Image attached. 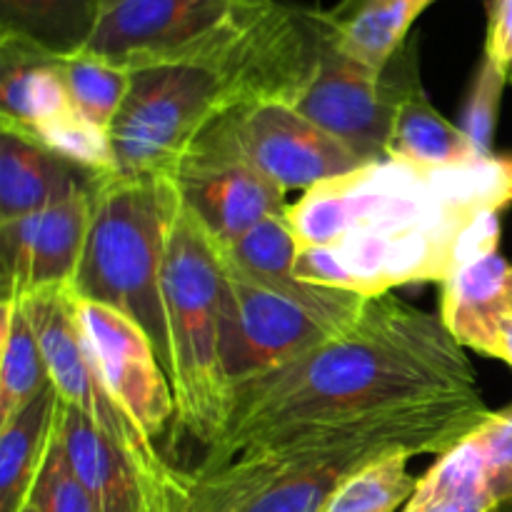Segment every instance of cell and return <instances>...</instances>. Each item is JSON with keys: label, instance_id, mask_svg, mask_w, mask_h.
Returning <instances> with one entry per match:
<instances>
[{"label": "cell", "instance_id": "6da1fadb", "mask_svg": "<svg viewBox=\"0 0 512 512\" xmlns=\"http://www.w3.org/2000/svg\"><path fill=\"white\" fill-rule=\"evenodd\" d=\"M465 398H483V388L443 318L378 295L338 338L235 383L223 430L190 475L278 458L410 405Z\"/></svg>", "mask_w": 512, "mask_h": 512}, {"label": "cell", "instance_id": "7a4b0ae2", "mask_svg": "<svg viewBox=\"0 0 512 512\" xmlns=\"http://www.w3.org/2000/svg\"><path fill=\"white\" fill-rule=\"evenodd\" d=\"M510 205L512 155L443 168L383 158L305 190L288 220L300 248L328 250L340 290L378 298L498 253Z\"/></svg>", "mask_w": 512, "mask_h": 512}, {"label": "cell", "instance_id": "3957f363", "mask_svg": "<svg viewBox=\"0 0 512 512\" xmlns=\"http://www.w3.org/2000/svg\"><path fill=\"white\" fill-rule=\"evenodd\" d=\"M180 200L173 175H100L83 260L73 280L78 298L120 310L153 340L173 383L163 273Z\"/></svg>", "mask_w": 512, "mask_h": 512}, {"label": "cell", "instance_id": "277c9868", "mask_svg": "<svg viewBox=\"0 0 512 512\" xmlns=\"http://www.w3.org/2000/svg\"><path fill=\"white\" fill-rule=\"evenodd\" d=\"M163 293L173 350V423L205 453L230 410V383L220 355L228 283L218 245L183 205L170 230Z\"/></svg>", "mask_w": 512, "mask_h": 512}, {"label": "cell", "instance_id": "5b68a950", "mask_svg": "<svg viewBox=\"0 0 512 512\" xmlns=\"http://www.w3.org/2000/svg\"><path fill=\"white\" fill-rule=\"evenodd\" d=\"M490 415L485 398L438 400L398 410L370 433L323 450L280 455L265 463L270 480L238 512H323L335 490L363 465L408 450L413 455H445Z\"/></svg>", "mask_w": 512, "mask_h": 512}, {"label": "cell", "instance_id": "8992f818", "mask_svg": "<svg viewBox=\"0 0 512 512\" xmlns=\"http://www.w3.org/2000/svg\"><path fill=\"white\" fill-rule=\"evenodd\" d=\"M223 368L228 383L280 368L358 323L368 298L350 290L290 280L263 283L225 270Z\"/></svg>", "mask_w": 512, "mask_h": 512}, {"label": "cell", "instance_id": "52a82bcc", "mask_svg": "<svg viewBox=\"0 0 512 512\" xmlns=\"http://www.w3.org/2000/svg\"><path fill=\"white\" fill-rule=\"evenodd\" d=\"M270 0H103L85 53L125 70L203 63L223 73Z\"/></svg>", "mask_w": 512, "mask_h": 512}, {"label": "cell", "instance_id": "ba28073f", "mask_svg": "<svg viewBox=\"0 0 512 512\" xmlns=\"http://www.w3.org/2000/svg\"><path fill=\"white\" fill-rule=\"evenodd\" d=\"M235 108L220 70L203 63H168L130 70V88L110 125L115 175H170L205 125Z\"/></svg>", "mask_w": 512, "mask_h": 512}, {"label": "cell", "instance_id": "9c48e42d", "mask_svg": "<svg viewBox=\"0 0 512 512\" xmlns=\"http://www.w3.org/2000/svg\"><path fill=\"white\" fill-rule=\"evenodd\" d=\"M18 300V298H15ZM35 335L43 348L50 383L58 390L60 400L75 405L90 423L108 435L120 450L140 465L145 475L160 488H170L183 478V470L160 455L155 440L138 428L133 418L115 400L93 358L88 340L78 318V295L73 288L45 290V293L20 298Z\"/></svg>", "mask_w": 512, "mask_h": 512}, {"label": "cell", "instance_id": "30bf717a", "mask_svg": "<svg viewBox=\"0 0 512 512\" xmlns=\"http://www.w3.org/2000/svg\"><path fill=\"white\" fill-rule=\"evenodd\" d=\"M415 73L418 58L410 40L383 70H375L345 55L325 23L323 53L293 108L340 140L360 163H375L388 158L395 110Z\"/></svg>", "mask_w": 512, "mask_h": 512}, {"label": "cell", "instance_id": "8fae6325", "mask_svg": "<svg viewBox=\"0 0 512 512\" xmlns=\"http://www.w3.org/2000/svg\"><path fill=\"white\" fill-rule=\"evenodd\" d=\"M183 208L218 245H228L270 215L288 210L285 190L235 150L218 118L205 125L173 173Z\"/></svg>", "mask_w": 512, "mask_h": 512}, {"label": "cell", "instance_id": "7c38bea8", "mask_svg": "<svg viewBox=\"0 0 512 512\" xmlns=\"http://www.w3.org/2000/svg\"><path fill=\"white\" fill-rule=\"evenodd\" d=\"M220 128L240 155L278 188L310 190L360 168L340 140L288 103H250L218 115Z\"/></svg>", "mask_w": 512, "mask_h": 512}, {"label": "cell", "instance_id": "4fadbf2b", "mask_svg": "<svg viewBox=\"0 0 512 512\" xmlns=\"http://www.w3.org/2000/svg\"><path fill=\"white\" fill-rule=\"evenodd\" d=\"M78 318L110 393L155 440L175 420V395L153 340L135 320L108 305L78 298Z\"/></svg>", "mask_w": 512, "mask_h": 512}, {"label": "cell", "instance_id": "5bb4252c", "mask_svg": "<svg viewBox=\"0 0 512 512\" xmlns=\"http://www.w3.org/2000/svg\"><path fill=\"white\" fill-rule=\"evenodd\" d=\"M93 218V190L0 223L3 300L73 288Z\"/></svg>", "mask_w": 512, "mask_h": 512}, {"label": "cell", "instance_id": "9a60e30c", "mask_svg": "<svg viewBox=\"0 0 512 512\" xmlns=\"http://www.w3.org/2000/svg\"><path fill=\"white\" fill-rule=\"evenodd\" d=\"M55 435L98 512L168 510V493L175 483L170 488L155 485L125 450L90 423L88 415L65 400H58Z\"/></svg>", "mask_w": 512, "mask_h": 512}, {"label": "cell", "instance_id": "2e32d148", "mask_svg": "<svg viewBox=\"0 0 512 512\" xmlns=\"http://www.w3.org/2000/svg\"><path fill=\"white\" fill-rule=\"evenodd\" d=\"M512 313V263L490 253L460 265L443 283L440 318L463 348L495 358L498 330Z\"/></svg>", "mask_w": 512, "mask_h": 512}, {"label": "cell", "instance_id": "e0dca14e", "mask_svg": "<svg viewBox=\"0 0 512 512\" xmlns=\"http://www.w3.org/2000/svg\"><path fill=\"white\" fill-rule=\"evenodd\" d=\"M100 175L68 163L23 135H0V223L40 213L93 190Z\"/></svg>", "mask_w": 512, "mask_h": 512}, {"label": "cell", "instance_id": "ac0fdd59", "mask_svg": "<svg viewBox=\"0 0 512 512\" xmlns=\"http://www.w3.org/2000/svg\"><path fill=\"white\" fill-rule=\"evenodd\" d=\"M0 65V133L23 135L73 110L58 58L0 40Z\"/></svg>", "mask_w": 512, "mask_h": 512}, {"label": "cell", "instance_id": "d6986e66", "mask_svg": "<svg viewBox=\"0 0 512 512\" xmlns=\"http://www.w3.org/2000/svg\"><path fill=\"white\" fill-rule=\"evenodd\" d=\"M433 0H340L323 10L333 43L358 63L383 70Z\"/></svg>", "mask_w": 512, "mask_h": 512}, {"label": "cell", "instance_id": "ffe728a7", "mask_svg": "<svg viewBox=\"0 0 512 512\" xmlns=\"http://www.w3.org/2000/svg\"><path fill=\"white\" fill-rule=\"evenodd\" d=\"M503 505L483 440L473 430L453 450L438 455L400 512H498Z\"/></svg>", "mask_w": 512, "mask_h": 512}, {"label": "cell", "instance_id": "44dd1931", "mask_svg": "<svg viewBox=\"0 0 512 512\" xmlns=\"http://www.w3.org/2000/svg\"><path fill=\"white\" fill-rule=\"evenodd\" d=\"M100 13L103 0H0V40L73 58L88 48Z\"/></svg>", "mask_w": 512, "mask_h": 512}, {"label": "cell", "instance_id": "7402d4cb", "mask_svg": "<svg viewBox=\"0 0 512 512\" xmlns=\"http://www.w3.org/2000/svg\"><path fill=\"white\" fill-rule=\"evenodd\" d=\"M58 390L50 383L10 423L0 425V512H23L55 433Z\"/></svg>", "mask_w": 512, "mask_h": 512}, {"label": "cell", "instance_id": "603a6c76", "mask_svg": "<svg viewBox=\"0 0 512 512\" xmlns=\"http://www.w3.org/2000/svg\"><path fill=\"white\" fill-rule=\"evenodd\" d=\"M388 158L413 165H460L480 158L463 130L450 123L430 105L420 75L415 73L400 95L395 110L393 133L388 143Z\"/></svg>", "mask_w": 512, "mask_h": 512}, {"label": "cell", "instance_id": "cb8c5ba5", "mask_svg": "<svg viewBox=\"0 0 512 512\" xmlns=\"http://www.w3.org/2000/svg\"><path fill=\"white\" fill-rule=\"evenodd\" d=\"M3 358H0V425L10 423L50 385L43 348L23 303L3 300Z\"/></svg>", "mask_w": 512, "mask_h": 512}, {"label": "cell", "instance_id": "d4e9b609", "mask_svg": "<svg viewBox=\"0 0 512 512\" xmlns=\"http://www.w3.org/2000/svg\"><path fill=\"white\" fill-rule=\"evenodd\" d=\"M218 245V243H215ZM298 240L290 228L288 210L260 220L255 228L228 245H218L220 263L230 273L248 275L263 283L295 280L293 265L298 258Z\"/></svg>", "mask_w": 512, "mask_h": 512}, {"label": "cell", "instance_id": "484cf974", "mask_svg": "<svg viewBox=\"0 0 512 512\" xmlns=\"http://www.w3.org/2000/svg\"><path fill=\"white\" fill-rule=\"evenodd\" d=\"M410 458L415 455L408 450H395L363 465L335 490L323 512H400L418 488L408 470Z\"/></svg>", "mask_w": 512, "mask_h": 512}, {"label": "cell", "instance_id": "4316f807", "mask_svg": "<svg viewBox=\"0 0 512 512\" xmlns=\"http://www.w3.org/2000/svg\"><path fill=\"white\" fill-rule=\"evenodd\" d=\"M70 105L80 118L110 130L130 88V70L90 53L60 60Z\"/></svg>", "mask_w": 512, "mask_h": 512}, {"label": "cell", "instance_id": "83f0119b", "mask_svg": "<svg viewBox=\"0 0 512 512\" xmlns=\"http://www.w3.org/2000/svg\"><path fill=\"white\" fill-rule=\"evenodd\" d=\"M23 138L35 140L38 145L48 148L50 153L60 155L63 160L90 170V173H113L115 170L108 130L80 118L75 110L28 130V133H23Z\"/></svg>", "mask_w": 512, "mask_h": 512}, {"label": "cell", "instance_id": "f1b7e54d", "mask_svg": "<svg viewBox=\"0 0 512 512\" xmlns=\"http://www.w3.org/2000/svg\"><path fill=\"white\" fill-rule=\"evenodd\" d=\"M505 85H508V78L500 70V65L488 55H483L473 75V83L468 88V95H465L458 123V128L463 130L465 138L470 140V145L480 155L493 153L495 125H498V110Z\"/></svg>", "mask_w": 512, "mask_h": 512}, {"label": "cell", "instance_id": "f546056e", "mask_svg": "<svg viewBox=\"0 0 512 512\" xmlns=\"http://www.w3.org/2000/svg\"><path fill=\"white\" fill-rule=\"evenodd\" d=\"M28 505L38 512H98L55 433L43 468L35 478Z\"/></svg>", "mask_w": 512, "mask_h": 512}, {"label": "cell", "instance_id": "4dcf8cb0", "mask_svg": "<svg viewBox=\"0 0 512 512\" xmlns=\"http://www.w3.org/2000/svg\"><path fill=\"white\" fill-rule=\"evenodd\" d=\"M475 433L483 440L500 498L503 503H512V403L508 408L490 413L475 428Z\"/></svg>", "mask_w": 512, "mask_h": 512}, {"label": "cell", "instance_id": "1f68e13d", "mask_svg": "<svg viewBox=\"0 0 512 512\" xmlns=\"http://www.w3.org/2000/svg\"><path fill=\"white\" fill-rule=\"evenodd\" d=\"M485 55L493 58L512 83V0H493L488 18Z\"/></svg>", "mask_w": 512, "mask_h": 512}, {"label": "cell", "instance_id": "d6a6232c", "mask_svg": "<svg viewBox=\"0 0 512 512\" xmlns=\"http://www.w3.org/2000/svg\"><path fill=\"white\" fill-rule=\"evenodd\" d=\"M495 358L503 360L512 368V313L503 320L498 330V345H495Z\"/></svg>", "mask_w": 512, "mask_h": 512}, {"label": "cell", "instance_id": "836d02e7", "mask_svg": "<svg viewBox=\"0 0 512 512\" xmlns=\"http://www.w3.org/2000/svg\"><path fill=\"white\" fill-rule=\"evenodd\" d=\"M23 512H38V510H35L33 505H25V510H23Z\"/></svg>", "mask_w": 512, "mask_h": 512}]
</instances>
